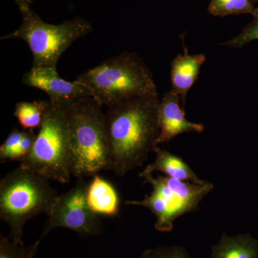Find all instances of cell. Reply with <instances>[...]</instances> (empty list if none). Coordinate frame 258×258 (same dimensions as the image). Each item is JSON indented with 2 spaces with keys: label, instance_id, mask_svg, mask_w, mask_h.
Here are the masks:
<instances>
[{
  "label": "cell",
  "instance_id": "cell-1",
  "mask_svg": "<svg viewBox=\"0 0 258 258\" xmlns=\"http://www.w3.org/2000/svg\"><path fill=\"white\" fill-rule=\"evenodd\" d=\"M159 94L139 96L108 107L105 113L111 171L123 176L147 160L160 133Z\"/></svg>",
  "mask_w": 258,
  "mask_h": 258
},
{
  "label": "cell",
  "instance_id": "cell-2",
  "mask_svg": "<svg viewBox=\"0 0 258 258\" xmlns=\"http://www.w3.org/2000/svg\"><path fill=\"white\" fill-rule=\"evenodd\" d=\"M55 102L60 105L67 120L74 157V176L93 177L101 171L111 170L103 106L91 96Z\"/></svg>",
  "mask_w": 258,
  "mask_h": 258
},
{
  "label": "cell",
  "instance_id": "cell-3",
  "mask_svg": "<svg viewBox=\"0 0 258 258\" xmlns=\"http://www.w3.org/2000/svg\"><path fill=\"white\" fill-rule=\"evenodd\" d=\"M107 108L137 97L157 93L152 73L134 52H123L88 70L76 80Z\"/></svg>",
  "mask_w": 258,
  "mask_h": 258
},
{
  "label": "cell",
  "instance_id": "cell-4",
  "mask_svg": "<svg viewBox=\"0 0 258 258\" xmlns=\"http://www.w3.org/2000/svg\"><path fill=\"white\" fill-rule=\"evenodd\" d=\"M48 181L21 166L1 179L0 218L15 242L23 244L24 226L29 220L50 212L57 195Z\"/></svg>",
  "mask_w": 258,
  "mask_h": 258
},
{
  "label": "cell",
  "instance_id": "cell-5",
  "mask_svg": "<svg viewBox=\"0 0 258 258\" xmlns=\"http://www.w3.org/2000/svg\"><path fill=\"white\" fill-rule=\"evenodd\" d=\"M32 152L20 166L48 180L67 184L74 157L67 120L58 103L49 100Z\"/></svg>",
  "mask_w": 258,
  "mask_h": 258
},
{
  "label": "cell",
  "instance_id": "cell-6",
  "mask_svg": "<svg viewBox=\"0 0 258 258\" xmlns=\"http://www.w3.org/2000/svg\"><path fill=\"white\" fill-rule=\"evenodd\" d=\"M20 13L23 20L20 28L1 40L18 39L26 42L32 54L34 68L56 69L64 51L93 30L91 24L81 18L52 25L44 22L31 8Z\"/></svg>",
  "mask_w": 258,
  "mask_h": 258
},
{
  "label": "cell",
  "instance_id": "cell-7",
  "mask_svg": "<svg viewBox=\"0 0 258 258\" xmlns=\"http://www.w3.org/2000/svg\"><path fill=\"white\" fill-rule=\"evenodd\" d=\"M88 186L84 178H79L72 189L57 195L47 214L48 218L42 230L40 240L50 231L58 227L74 231L82 237L101 233V220L88 204Z\"/></svg>",
  "mask_w": 258,
  "mask_h": 258
},
{
  "label": "cell",
  "instance_id": "cell-8",
  "mask_svg": "<svg viewBox=\"0 0 258 258\" xmlns=\"http://www.w3.org/2000/svg\"><path fill=\"white\" fill-rule=\"evenodd\" d=\"M142 178L160 195L174 222L185 214L195 211L203 198L214 188L213 184L208 181L201 184H194L169 176L154 177L152 174H147Z\"/></svg>",
  "mask_w": 258,
  "mask_h": 258
},
{
  "label": "cell",
  "instance_id": "cell-9",
  "mask_svg": "<svg viewBox=\"0 0 258 258\" xmlns=\"http://www.w3.org/2000/svg\"><path fill=\"white\" fill-rule=\"evenodd\" d=\"M23 83L29 87L37 88L46 93L51 101L66 98L91 96V93L84 85L75 81H66L59 76L53 68H34L24 74Z\"/></svg>",
  "mask_w": 258,
  "mask_h": 258
},
{
  "label": "cell",
  "instance_id": "cell-10",
  "mask_svg": "<svg viewBox=\"0 0 258 258\" xmlns=\"http://www.w3.org/2000/svg\"><path fill=\"white\" fill-rule=\"evenodd\" d=\"M159 123L160 133L157 146L167 143L179 134H200L205 130V125L202 123H193L185 118L181 98L172 89L164 95L159 103Z\"/></svg>",
  "mask_w": 258,
  "mask_h": 258
},
{
  "label": "cell",
  "instance_id": "cell-11",
  "mask_svg": "<svg viewBox=\"0 0 258 258\" xmlns=\"http://www.w3.org/2000/svg\"><path fill=\"white\" fill-rule=\"evenodd\" d=\"M184 54L176 56L171 64V89L181 98L183 108L187 93L198 80L202 66L206 60L204 54L190 55L184 45Z\"/></svg>",
  "mask_w": 258,
  "mask_h": 258
},
{
  "label": "cell",
  "instance_id": "cell-12",
  "mask_svg": "<svg viewBox=\"0 0 258 258\" xmlns=\"http://www.w3.org/2000/svg\"><path fill=\"white\" fill-rule=\"evenodd\" d=\"M153 152L156 154L155 160L152 164L147 166L139 174L140 177L147 174H152L154 171H160L169 177L181 181H190L194 184H199L206 182L205 180L200 179L181 157L163 150L158 146L154 148Z\"/></svg>",
  "mask_w": 258,
  "mask_h": 258
},
{
  "label": "cell",
  "instance_id": "cell-13",
  "mask_svg": "<svg viewBox=\"0 0 258 258\" xmlns=\"http://www.w3.org/2000/svg\"><path fill=\"white\" fill-rule=\"evenodd\" d=\"M87 202L97 215L116 216L119 212L120 199L116 189L109 181L97 175L88 184Z\"/></svg>",
  "mask_w": 258,
  "mask_h": 258
},
{
  "label": "cell",
  "instance_id": "cell-14",
  "mask_svg": "<svg viewBox=\"0 0 258 258\" xmlns=\"http://www.w3.org/2000/svg\"><path fill=\"white\" fill-rule=\"evenodd\" d=\"M210 258H258V240L250 234H224L220 242L212 246Z\"/></svg>",
  "mask_w": 258,
  "mask_h": 258
},
{
  "label": "cell",
  "instance_id": "cell-15",
  "mask_svg": "<svg viewBox=\"0 0 258 258\" xmlns=\"http://www.w3.org/2000/svg\"><path fill=\"white\" fill-rule=\"evenodd\" d=\"M49 101L19 102L14 115L24 130L40 128Z\"/></svg>",
  "mask_w": 258,
  "mask_h": 258
},
{
  "label": "cell",
  "instance_id": "cell-16",
  "mask_svg": "<svg viewBox=\"0 0 258 258\" xmlns=\"http://www.w3.org/2000/svg\"><path fill=\"white\" fill-rule=\"evenodd\" d=\"M252 0H211L208 10L210 14L217 17L251 14L253 13Z\"/></svg>",
  "mask_w": 258,
  "mask_h": 258
},
{
  "label": "cell",
  "instance_id": "cell-17",
  "mask_svg": "<svg viewBox=\"0 0 258 258\" xmlns=\"http://www.w3.org/2000/svg\"><path fill=\"white\" fill-rule=\"evenodd\" d=\"M41 240L30 245L17 243L9 237L0 236V258H34Z\"/></svg>",
  "mask_w": 258,
  "mask_h": 258
},
{
  "label": "cell",
  "instance_id": "cell-18",
  "mask_svg": "<svg viewBox=\"0 0 258 258\" xmlns=\"http://www.w3.org/2000/svg\"><path fill=\"white\" fill-rule=\"evenodd\" d=\"M252 16V21L244 27L239 35L229 41L223 42L222 45L240 48L249 42L258 40V7L254 8Z\"/></svg>",
  "mask_w": 258,
  "mask_h": 258
},
{
  "label": "cell",
  "instance_id": "cell-19",
  "mask_svg": "<svg viewBox=\"0 0 258 258\" xmlns=\"http://www.w3.org/2000/svg\"><path fill=\"white\" fill-rule=\"evenodd\" d=\"M139 258H191L184 247L161 246L144 251Z\"/></svg>",
  "mask_w": 258,
  "mask_h": 258
},
{
  "label": "cell",
  "instance_id": "cell-20",
  "mask_svg": "<svg viewBox=\"0 0 258 258\" xmlns=\"http://www.w3.org/2000/svg\"><path fill=\"white\" fill-rule=\"evenodd\" d=\"M25 132V130L20 131L18 128H13L10 132L8 138L0 147V161L2 163L10 161L12 154L23 139Z\"/></svg>",
  "mask_w": 258,
  "mask_h": 258
},
{
  "label": "cell",
  "instance_id": "cell-21",
  "mask_svg": "<svg viewBox=\"0 0 258 258\" xmlns=\"http://www.w3.org/2000/svg\"><path fill=\"white\" fill-rule=\"evenodd\" d=\"M35 139H36V136L35 135L32 129L25 130V135L12 154L10 160L20 161V162L23 161L32 152Z\"/></svg>",
  "mask_w": 258,
  "mask_h": 258
},
{
  "label": "cell",
  "instance_id": "cell-22",
  "mask_svg": "<svg viewBox=\"0 0 258 258\" xmlns=\"http://www.w3.org/2000/svg\"><path fill=\"white\" fill-rule=\"evenodd\" d=\"M18 6L20 12L25 11L28 9H30V5L32 3L33 0H13Z\"/></svg>",
  "mask_w": 258,
  "mask_h": 258
},
{
  "label": "cell",
  "instance_id": "cell-23",
  "mask_svg": "<svg viewBox=\"0 0 258 258\" xmlns=\"http://www.w3.org/2000/svg\"><path fill=\"white\" fill-rule=\"evenodd\" d=\"M252 1L254 2V3H258V0H252Z\"/></svg>",
  "mask_w": 258,
  "mask_h": 258
}]
</instances>
